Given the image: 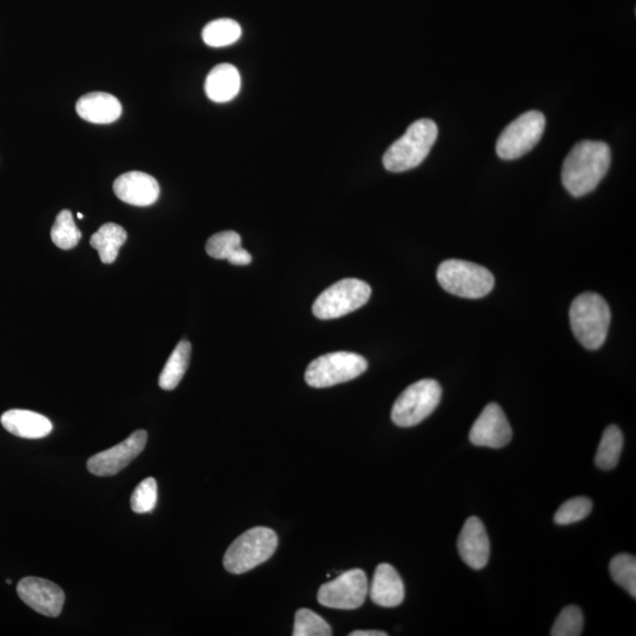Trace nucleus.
Returning <instances> with one entry per match:
<instances>
[{
  "instance_id": "obj_25",
  "label": "nucleus",
  "mask_w": 636,
  "mask_h": 636,
  "mask_svg": "<svg viewBox=\"0 0 636 636\" xmlns=\"http://www.w3.org/2000/svg\"><path fill=\"white\" fill-rule=\"evenodd\" d=\"M612 579L625 589L632 598H636V559L631 554L614 556L609 563Z\"/></svg>"
},
{
  "instance_id": "obj_15",
  "label": "nucleus",
  "mask_w": 636,
  "mask_h": 636,
  "mask_svg": "<svg viewBox=\"0 0 636 636\" xmlns=\"http://www.w3.org/2000/svg\"><path fill=\"white\" fill-rule=\"evenodd\" d=\"M119 200L136 207H149L157 202L161 189L154 177L141 171H131L119 176L114 183Z\"/></svg>"
},
{
  "instance_id": "obj_23",
  "label": "nucleus",
  "mask_w": 636,
  "mask_h": 636,
  "mask_svg": "<svg viewBox=\"0 0 636 636\" xmlns=\"http://www.w3.org/2000/svg\"><path fill=\"white\" fill-rule=\"evenodd\" d=\"M241 36V25L228 18L209 23L202 32L204 43L211 48H224V46L235 44Z\"/></svg>"
},
{
  "instance_id": "obj_16",
  "label": "nucleus",
  "mask_w": 636,
  "mask_h": 636,
  "mask_svg": "<svg viewBox=\"0 0 636 636\" xmlns=\"http://www.w3.org/2000/svg\"><path fill=\"white\" fill-rule=\"evenodd\" d=\"M368 594L374 604L393 608L402 604L406 591H404V583L396 569L389 563H381L376 568Z\"/></svg>"
},
{
  "instance_id": "obj_17",
  "label": "nucleus",
  "mask_w": 636,
  "mask_h": 636,
  "mask_svg": "<svg viewBox=\"0 0 636 636\" xmlns=\"http://www.w3.org/2000/svg\"><path fill=\"white\" fill-rule=\"evenodd\" d=\"M0 421L10 434L22 437V439H43L53 429L48 417L24 409H12L5 412Z\"/></svg>"
},
{
  "instance_id": "obj_24",
  "label": "nucleus",
  "mask_w": 636,
  "mask_h": 636,
  "mask_svg": "<svg viewBox=\"0 0 636 636\" xmlns=\"http://www.w3.org/2000/svg\"><path fill=\"white\" fill-rule=\"evenodd\" d=\"M82 233L77 228L74 216L70 210L59 212L55 224L51 229V240L59 249L70 250L77 247Z\"/></svg>"
},
{
  "instance_id": "obj_7",
  "label": "nucleus",
  "mask_w": 636,
  "mask_h": 636,
  "mask_svg": "<svg viewBox=\"0 0 636 636\" xmlns=\"http://www.w3.org/2000/svg\"><path fill=\"white\" fill-rule=\"evenodd\" d=\"M368 369V362L361 355L337 351L318 357L306 371V382L313 388H329L357 379Z\"/></svg>"
},
{
  "instance_id": "obj_6",
  "label": "nucleus",
  "mask_w": 636,
  "mask_h": 636,
  "mask_svg": "<svg viewBox=\"0 0 636 636\" xmlns=\"http://www.w3.org/2000/svg\"><path fill=\"white\" fill-rule=\"evenodd\" d=\"M442 397L440 383L421 380L409 386L399 396L392 409V420L396 426L409 428L426 420L439 406Z\"/></svg>"
},
{
  "instance_id": "obj_31",
  "label": "nucleus",
  "mask_w": 636,
  "mask_h": 636,
  "mask_svg": "<svg viewBox=\"0 0 636 636\" xmlns=\"http://www.w3.org/2000/svg\"><path fill=\"white\" fill-rule=\"evenodd\" d=\"M228 261L233 265H248L253 261V256L250 255L249 251L240 248L231 255Z\"/></svg>"
},
{
  "instance_id": "obj_4",
  "label": "nucleus",
  "mask_w": 636,
  "mask_h": 636,
  "mask_svg": "<svg viewBox=\"0 0 636 636\" xmlns=\"http://www.w3.org/2000/svg\"><path fill=\"white\" fill-rule=\"evenodd\" d=\"M277 534L267 527H255L238 536L224 554V568L231 574H244L268 561L276 552Z\"/></svg>"
},
{
  "instance_id": "obj_20",
  "label": "nucleus",
  "mask_w": 636,
  "mask_h": 636,
  "mask_svg": "<svg viewBox=\"0 0 636 636\" xmlns=\"http://www.w3.org/2000/svg\"><path fill=\"white\" fill-rule=\"evenodd\" d=\"M127 238V231L121 225L106 223L92 235L90 244L98 251L104 264H111L116 261L119 250L127 242Z\"/></svg>"
},
{
  "instance_id": "obj_18",
  "label": "nucleus",
  "mask_w": 636,
  "mask_h": 636,
  "mask_svg": "<svg viewBox=\"0 0 636 636\" xmlns=\"http://www.w3.org/2000/svg\"><path fill=\"white\" fill-rule=\"evenodd\" d=\"M76 110L86 122L110 124L121 117L122 104L115 96L105 92H91L78 99Z\"/></svg>"
},
{
  "instance_id": "obj_33",
  "label": "nucleus",
  "mask_w": 636,
  "mask_h": 636,
  "mask_svg": "<svg viewBox=\"0 0 636 636\" xmlns=\"http://www.w3.org/2000/svg\"><path fill=\"white\" fill-rule=\"evenodd\" d=\"M78 218H79V220H82L83 215L81 214V212H79V214H78Z\"/></svg>"
},
{
  "instance_id": "obj_19",
  "label": "nucleus",
  "mask_w": 636,
  "mask_h": 636,
  "mask_svg": "<svg viewBox=\"0 0 636 636\" xmlns=\"http://www.w3.org/2000/svg\"><path fill=\"white\" fill-rule=\"evenodd\" d=\"M241 84V75L236 66L220 64L210 71L205 81V94L212 102L227 103L238 95Z\"/></svg>"
},
{
  "instance_id": "obj_2",
  "label": "nucleus",
  "mask_w": 636,
  "mask_h": 636,
  "mask_svg": "<svg viewBox=\"0 0 636 636\" xmlns=\"http://www.w3.org/2000/svg\"><path fill=\"white\" fill-rule=\"evenodd\" d=\"M569 320L576 340L583 347L596 350L604 346L612 320L604 297L595 293L576 297L569 309Z\"/></svg>"
},
{
  "instance_id": "obj_28",
  "label": "nucleus",
  "mask_w": 636,
  "mask_h": 636,
  "mask_svg": "<svg viewBox=\"0 0 636 636\" xmlns=\"http://www.w3.org/2000/svg\"><path fill=\"white\" fill-rule=\"evenodd\" d=\"M593 502L588 498H574L566 501L554 515V522L559 526H568L572 523L585 520L592 513Z\"/></svg>"
},
{
  "instance_id": "obj_30",
  "label": "nucleus",
  "mask_w": 636,
  "mask_h": 636,
  "mask_svg": "<svg viewBox=\"0 0 636 636\" xmlns=\"http://www.w3.org/2000/svg\"><path fill=\"white\" fill-rule=\"evenodd\" d=\"M158 488L154 477H148L136 487L131 496V508L137 514L151 513L157 505Z\"/></svg>"
},
{
  "instance_id": "obj_22",
  "label": "nucleus",
  "mask_w": 636,
  "mask_h": 636,
  "mask_svg": "<svg viewBox=\"0 0 636 636\" xmlns=\"http://www.w3.org/2000/svg\"><path fill=\"white\" fill-rule=\"evenodd\" d=\"M624 448V435L619 427L606 428L600 441L598 452L595 455V465L602 470H612L618 466L620 456Z\"/></svg>"
},
{
  "instance_id": "obj_26",
  "label": "nucleus",
  "mask_w": 636,
  "mask_h": 636,
  "mask_svg": "<svg viewBox=\"0 0 636 636\" xmlns=\"http://www.w3.org/2000/svg\"><path fill=\"white\" fill-rule=\"evenodd\" d=\"M328 622L310 609L303 608L295 616L294 636H330Z\"/></svg>"
},
{
  "instance_id": "obj_11",
  "label": "nucleus",
  "mask_w": 636,
  "mask_h": 636,
  "mask_svg": "<svg viewBox=\"0 0 636 636\" xmlns=\"http://www.w3.org/2000/svg\"><path fill=\"white\" fill-rule=\"evenodd\" d=\"M147 442L148 433L137 430L117 446L92 456L88 461L89 472L96 476H114L122 472L141 455Z\"/></svg>"
},
{
  "instance_id": "obj_21",
  "label": "nucleus",
  "mask_w": 636,
  "mask_h": 636,
  "mask_svg": "<svg viewBox=\"0 0 636 636\" xmlns=\"http://www.w3.org/2000/svg\"><path fill=\"white\" fill-rule=\"evenodd\" d=\"M191 356V344L188 341H181L172 351L171 356L159 376V387L164 390H174L181 383L185 373H187Z\"/></svg>"
},
{
  "instance_id": "obj_27",
  "label": "nucleus",
  "mask_w": 636,
  "mask_h": 636,
  "mask_svg": "<svg viewBox=\"0 0 636 636\" xmlns=\"http://www.w3.org/2000/svg\"><path fill=\"white\" fill-rule=\"evenodd\" d=\"M242 248V238L235 231H222L211 236L205 245L207 253L215 260H229L237 249Z\"/></svg>"
},
{
  "instance_id": "obj_12",
  "label": "nucleus",
  "mask_w": 636,
  "mask_h": 636,
  "mask_svg": "<svg viewBox=\"0 0 636 636\" xmlns=\"http://www.w3.org/2000/svg\"><path fill=\"white\" fill-rule=\"evenodd\" d=\"M513 430L499 404L489 403L477 417L469 439L477 447L500 449L512 441Z\"/></svg>"
},
{
  "instance_id": "obj_10",
  "label": "nucleus",
  "mask_w": 636,
  "mask_h": 636,
  "mask_svg": "<svg viewBox=\"0 0 636 636\" xmlns=\"http://www.w3.org/2000/svg\"><path fill=\"white\" fill-rule=\"evenodd\" d=\"M369 593V583L366 573L362 569L350 571L337 576L318 589L317 600L324 607L354 611L366 601Z\"/></svg>"
},
{
  "instance_id": "obj_3",
  "label": "nucleus",
  "mask_w": 636,
  "mask_h": 636,
  "mask_svg": "<svg viewBox=\"0 0 636 636\" xmlns=\"http://www.w3.org/2000/svg\"><path fill=\"white\" fill-rule=\"evenodd\" d=\"M437 135L439 129L432 119L416 121L384 154V168L390 172H403L419 167L434 147Z\"/></svg>"
},
{
  "instance_id": "obj_8",
  "label": "nucleus",
  "mask_w": 636,
  "mask_h": 636,
  "mask_svg": "<svg viewBox=\"0 0 636 636\" xmlns=\"http://www.w3.org/2000/svg\"><path fill=\"white\" fill-rule=\"evenodd\" d=\"M371 296L368 283L356 278H346L324 290L316 298L313 314L320 320H334L346 316L367 304Z\"/></svg>"
},
{
  "instance_id": "obj_32",
  "label": "nucleus",
  "mask_w": 636,
  "mask_h": 636,
  "mask_svg": "<svg viewBox=\"0 0 636 636\" xmlns=\"http://www.w3.org/2000/svg\"><path fill=\"white\" fill-rule=\"evenodd\" d=\"M350 636H387L386 632L382 631H355L349 634Z\"/></svg>"
},
{
  "instance_id": "obj_29",
  "label": "nucleus",
  "mask_w": 636,
  "mask_h": 636,
  "mask_svg": "<svg viewBox=\"0 0 636 636\" xmlns=\"http://www.w3.org/2000/svg\"><path fill=\"white\" fill-rule=\"evenodd\" d=\"M585 618L578 606H567L555 620L552 636H579L582 634Z\"/></svg>"
},
{
  "instance_id": "obj_5",
  "label": "nucleus",
  "mask_w": 636,
  "mask_h": 636,
  "mask_svg": "<svg viewBox=\"0 0 636 636\" xmlns=\"http://www.w3.org/2000/svg\"><path fill=\"white\" fill-rule=\"evenodd\" d=\"M436 277L447 293L470 300L487 296L495 286L494 276L487 268L461 260L441 263Z\"/></svg>"
},
{
  "instance_id": "obj_1",
  "label": "nucleus",
  "mask_w": 636,
  "mask_h": 636,
  "mask_svg": "<svg viewBox=\"0 0 636 636\" xmlns=\"http://www.w3.org/2000/svg\"><path fill=\"white\" fill-rule=\"evenodd\" d=\"M612 152L608 144L582 141L563 162L562 184L574 197H582L598 187L611 167Z\"/></svg>"
},
{
  "instance_id": "obj_9",
  "label": "nucleus",
  "mask_w": 636,
  "mask_h": 636,
  "mask_svg": "<svg viewBox=\"0 0 636 636\" xmlns=\"http://www.w3.org/2000/svg\"><path fill=\"white\" fill-rule=\"evenodd\" d=\"M545 128V116L539 111H528L503 130L496 143V152L505 161L525 156L540 142Z\"/></svg>"
},
{
  "instance_id": "obj_13",
  "label": "nucleus",
  "mask_w": 636,
  "mask_h": 636,
  "mask_svg": "<svg viewBox=\"0 0 636 636\" xmlns=\"http://www.w3.org/2000/svg\"><path fill=\"white\" fill-rule=\"evenodd\" d=\"M17 593L24 604L39 614L57 618L62 613L65 594L56 583L29 576L18 582Z\"/></svg>"
},
{
  "instance_id": "obj_14",
  "label": "nucleus",
  "mask_w": 636,
  "mask_h": 636,
  "mask_svg": "<svg viewBox=\"0 0 636 636\" xmlns=\"http://www.w3.org/2000/svg\"><path fill=\"white\" fill-rule=\"evenodd\" d=\"M457 551L462 561L475 571H480L487 566L490 558V542L485 525L476 516L469 518L463 526L457 540Z\"/></svg>"
}]
</instances>
